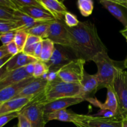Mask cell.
<instances>
[{
    "mask_svg": "<svg viewBox=\"0 0 127 127\" xmlns=\"http://www.w3.org/2000/svg\"><path fill=\"white\" fill-rule=\"evenodd\" d=\"M66 27L70 38V48L78 58L92 61L97 53L107 51L100 39L95 25L91 21L79 22L74 27Z\"/></svg>",
    "mask_w": 127,
    "mask_h": 127,
    "instance_id": "cell-1",
    "label": "cell"
},
{
    "mask_svg": "<svg viewBox=\"0 0 127 127\" xmlns=\"http://www.w3.org/2000/svg\"><path fill=\"white\" fill-rule=\"evenodd\" d=\"M73 97H82L81 84L66 83L57 78L55 80L48 81L43 91L33 97L31 102H38L46 105L58 99Z\"/></svg>",
    "mask_w": 127,
    "mask_h": 127,
    "instance_id": "cell-2",
    "label": "cell"
},
{
    "mask_svg": "<svg viewBox=\"0 0 127 127\" xmlns=\"http://www.w3.org/2000/svg\"><path fill=\"white\" fill-rule=\"evenodd\" d=\"M92 61L95 63L97 68V73L95 74L99 81V90L113 86L115 73L119 68H122L117 62L110 58L108 50L97 53Z\"/></svg>",
    "mask_w": 127,
    "mask_h": 127,
    "instance_id": "cell-3",
    "label": "cell"
},
{
    "mask_svg": "<svg viewBox=\"0 0 127 127\" xmlns=\"http://www.w3.org/2000/svg\"><path fill=\"white\" fill-rule=\"evenodd\" d=\"M118 104L116 117L122 120L127 116V71L119 68L113 84Z\"/></svg>",
    "mask_w": 127,
    "mask_h": 127,
    "instance_id": "cell-4",
    "label": "cell"
},
{
    "mask_svg": "<svg viewBox=\"0 0 127 127\" xmlns=\"http://www.w3.org/2000/svg\"><path fill=\"white\" fill-rule=\"evenodd\" d=\"M86 62L77 58L69 62L57 71V77L62 81L80 84L83 79Z\"/></svg>",
    "mask_w": 127,
    "mask_h": 127,
    "instance_id": "cell-5",
    "label": "cell"
},
{
    "mask_svg": "<svg viewBox=\"0 0 127 127\" xmlns=\"http://www.w3.org/2000/svg\"><path fill=\"white\" fill-rule=\"evenodd\" d=\"M73 124L77 127H123L122 120L76 114Z\"/></svg>",
    "mask_w": 127,
    "mask_h": 127,
    "instance_id": "cell-6",
    "label": "cell"
},
{
    "mask_svg": "<svg viewBox=\"0 0 127 127\" xmlns=\"http://www.w3.org/2000/svg\"><path fill=\"white\" fill-rule=\"evenodd\" d=\"M76 56L70 48L64 46L55 45V50L52 58L46 64L49 72H56L71 61L77 59Z\"/></svg>",
    "mask_w": 127,
    "mask_h": 127,
    "instance_id": "cell-7",
    "label": "cell"
},
{
    "mask_svg": "<svg viewBox=\"0 0 127 127\" xmlns=\"http://www.w3.org/2000/svg\"><path fill=\"white\" fill-rule=\"evenodd\" d=\"M47 38L55 45L70 48V38L64 21H55L50 23Z\"/></svg>",
    "mask_w": 127,
    "mask_h": 127,
    "instance_id": "cell-8",
    "label": "cell"
},
{
    "mask_svg": "<svg viewBox=\"0 0 127 127\" xmlns=\"http://www.w3.org/2000/svg\"><path fill=\"white\" fill-rule=\"evenodd\" d=\"M44 107L43 104L31 102L19 113L29 120L32 127H45L47 122L45 119Z\"/></svg>",
    "mask_w": 127,
    "mask_h": 127,
    "instance_id": "cell-9",
    "label": "cell"
},
{
    "mask_svg": "<svg viewBox=\"0 0 127 127\" xmlns=\"http://www.w3.org/2000/svg\"><path fill=\"white\" fill-rule=\"evenodd\" d=\"M43 9L48 11L56 21H64V15L68 12L63 1L58 0H38Z\"/></svg>",
    "mask_w": 127,
    "mask_h": 127,
    "instance_id": "cell-10",
    "label": "cell"
},
{
    "mask_svg": "<svg viewBox=\"0 0 127 127\" xmlns=\"http://www.w3.org/2000/svg\"><path fill=\"white\" fill-rule=\"evenodd\" d=\"M48 81L46 78V74L40 78H35L29 84H27L15 98L32 97L40 94L47 86Z\"/></svg>",
    "mask_w": 127,
    "mask_h": 127,
    "instance_id": "cell-11",
    "label": "cell"
},
{
    "mask_svg": "<svg viewBox=\"0 0 127 127\" xmlns=\"http://www.w3.org/2000/svg\"><path fill=\"white\" fill-rule=\"evenodd\" d=\"M80 84L82 88V97L85 100L88 98L94 97L99 91V81L95 74H89L85 71Z\"/></svg>",
    "mask_w": 127,
    "mask_h": 127,
    "instance_id": "cell-12",
    "label": "cell"
},
{
    "mask_svg": "<svg viewBox=\"0 0 127 127\" xmlns=\"http://www.w3.org/2000/svg\"><path fill=\"white\" fill-rule=\"evenodd\" d=\"M94 106L99 107L100 110H109L115 113L117 115L118 110V104L116 95L114 92L113 86L107 88V97L105 102L102 103L99 101L96 98H88L86 100ZM116 117V116H115Z\"/></svg>",
    "mask_w": 127,
    "mask_h": 127,
    "instance_id": "cell-13",
    "label": "cell"
},
{
    "mask_svg": "<svg viewBox=\"0 0 127 127\" xmlns=\"http://www.w3.org/2000/svg\"><path fill=\"white\" fill-rule=\"evenodd\" d=\"M99 2L124 27H127V9L115 2V0H100Z\"/></svg>",
    "mask_w": 127,
    "mask_h": 127,
    "instance_id": "cell-14",
    "label": "cell"
},
{
    "mask_svg": "<svg viewBox=\"0 0 127 127\" xmlns=\"http://www.w3.org/2000/svg\"><path fill=\"white\" fill-rule=\"evenodd\" d=\"M84 98L81 97H67L60 99L58 100H54L53 102L48 103L44 107L45 114L53 112L57 110L66 109L71 105H76V104L81 103L84 101Z\"/></svg>",
    "mask_w": 127,
    "mask_h": 127,
    "instance_id": "cell-15",
    "label": "cell"
},
{
    "mask_svg": "<svg viewBox=\"0 0 127 127\" xmlns=\"http://www.w3.org/2000/svg\"><path fill=\"white\" fill-rule=\"evenodd\" d=\"M32 99V97H17L2 103L0 105V115L14 112H19L31 102Z\"/></svg>",
    "mask_w": 127,
    "mask_h": 127,
    "instance_id": "cell-16",
    "label": "cell"
},
{
    "mask_svg": "<svg viewBox=\"0 0 127 127\" xmlns=\"http://www.w3.org/2000/svg\"><path fill=\"white\" fill-rule=\"evenodd\" d=\"M29 78L31 76L26 72L25 67L7 72L0 79V91Z\"/></svg>",
    "mask_w": 127,
    "mask_h": 127,
    "instance_id": "cell-17",
    "label": "cell"
},
{
    "mask_svg": "<svg viewBox=\"0 0 127 127\" xmlns=\"http://www.w3.org/2000/svg\"><path fill=\"white\" fill-rule=\"evenodd\" d=\"M35 78L33 77L24 79L17 84L9 86L0 91V104L16 97L19 93Z\"/></svg>",
    "mask_w": 127,
    "mask_h": 127,
    "instance_id": "cell-18",
    "label": "cell"
},
{
    "mask_svg": "<svg viewBox=\"0 0 127 127\" xmlns=\"http://www.w3.org/2000/svg\"><path fill=\"white\" fill-rule=\"evenodd\" d=\"M38 60L33 57L26 54L24 52H21L16 55L12 57L6 63V69L7 72L19 69L26 66L27 64L35 63Z\"/></svg>",
    "mask_w": 127,
    "mask_h": 127,
    "instance_id": "cell-19",
    "label": "cell"
},
{
    "mask_svg": "<svg viewBox=\"0 0 127 127\" xmlns=\"http://www.w3.org/2000/svg\"><path fill=\"white\" fill-rule=\"evenodd\" d=\"M38 22H52L56 21L54 17L45 9L35 6H27L19 9Z\"/></svg>",
    "mask_w": 127,
    "mask_h": 127,
    "instance_id": "cell-20",
    "label": "cell"
},
{
    "mask_svg": "<svg viewBox=\"0 0 127 127\" xmlns=\"http://www.w3.org/2000/svg\"><path fill=\"white\" fill-rule=\"evenodd\" d=\"M14 16L17 26L25 31L30 29L41 23H44V22H40L35 21L31 16L22 12L20 10L14 11Z\"/></svg>",
    "mask_w": 127,
    "mask_h": 127,
    "instance_id": "cell-21",
    "label": "cell"
},
{
    "mask_svg": "<svg viewBox=\"0 0 127 127\" xmlns=\"http://www.w3.org/2000/svg\"><path fill=\"white\" fill-rule=\"evenodd\" d=\"M76 115V113L66 109H63V110H57L53 112L45 114V119L47 123L51 120H58V121L64 122L73 123Z\"/></svg>",
    "mask_w": 127,
    "mask_h": 127,
    "instance_id": "cell-22",
    "label": "cell"
},
{
    "mask_svg": "<svg viewBox=\"0 0 127 127\" xmlns=\"http://www.w3.org/2000/svg\"><path fill=\"white\" fill-rule=\"evenodd\" d=\"M42 42V51L40 61L47 63L52 58L54 52L55 43L48 38L43 39Z\"/></svg>",
    "mask_w": 127,
    "mask_h": 127,
    "instance_id": "cell-23",
    "label": "cell"
},
{
    "mask_svg": "<svg viewBox=\"0 0 127 127\" xmlns=\"http://www.w3.org/2000/svg\"><path fill=\"white\" fill-rule=\"evenodd\" d=\"M50 23V22L41 23L30 29L26 30V31L28 33V34L40 37L42 40L45 39V38H47Z\"/></svg>",
    "mask_w": 127,
    "mask_h": 127,
    "instance_id": "cell-24",
    "label": "cell"
},
{
    "mask_svg": "<svg viewBox=\"0 0 127 127\" xmlns=\"http://www.w3.org/2000/svg\"><path fill=\"white\" fill-rule=\"evenodd\" d=\"M77 7L84 17H89L94 9V2L92 0H78Z\"/></svg>",
    "mask_w": 127,
    "mask_h": 127,
    "instance_id": "cell-25",
    "label": "cell"
},
{
    "mask_svg": "<svg viewBox=\"0 0 127 127\" xmlns=\"http://www.w3.org/2000/svg\"><path fill=\"white\" fill-rule=\"evenodd\" d=\"M29 34L25 30H19L16 32L14 42L18 48L19 52H23L27 42Z\"/></svg>",
    "mask_w": 127,
    "mask_h": 127,
    "instance_id": "cell-26",
    "label": "cell"
},
{
    "mask_svg": "<svg viewBox=\"0 0 127 127\" xmlns=\"http://www.w3.org/2000/svg\"><path fill=\"white\" fill-rule=\"evenodd\" d=\"M48 72L49 69L46 63L38 60L34 63V71L32 76L34 78H42Z\"/></svg>",
    "mask_w": 127,
    "mask_h": 127,
    "instance_id": "cell-27",
    "label": "cell"
},
{
    "mask_svg": "<svg viewBox=\"0 0 127 127\" xmlns=\"http://www.w3.org/2000/svg\"><path fill=\"white\" fill-rule=\"evenodd\" d=\"M23 30L17 26L16 21L0 19V32H6L9 31H17Z\"/></svg>",
    "mask_w": 127,
    "mask_h": 127,
    "instance_id": "cell-28",
    "label": "cell"
},
{
    "mask_svg": "<svg viewBox=\"0 0 127 127\" xmlns=\"http://www.w3.org/2000/svg\"><path fill=\"white\" fill-rule=\"evenodd\" d=\"M12 1L17 6L18 9L27 6H35V7L43 8L38 0H12Z\"/></svg>",
    "mask_w": 127,
    "mask_h": 127,
    "instance_id": "cell-29",
    "label": "cell"
},
{
    "mask_svg": "<svg viewBox=\"0 0 127 127\" xmlns=\"http://www.w3.org/2000/svg\"><path fill=\"white\" fill-rule=\"evenodd\" d=\"M80 21L78 19L76 15L70 12H67L64 15V24L69 27H74L79 24Z\"/></svg>",
    "mask_w": 127,
    "mask_h": 127,
    "instance_id": "cell-30",
    "label": "cell"
},
{
    "mask_svg": "<svg viewBox=\"0 0 127 127\" xmlns=\"http://www.w3.org/2000/svg\"><path fill=\"white\" fill-rule=\"evenodd\" d=\"M17 31H14L6 32H0V41L2 43V45H6L8 43L14 41L15 34Z\"/></svg>",
    "mask_w": 127,
    "mask_h": 127,
    "instance_id": "cell-31",
    "label": "cell"
},
{
    "mask_svg": "<svg viewBox=\"0 0 127 127\" xmlns=\"http://www.w3.org/2000/svg\"><path fill=\"white\" fill-rule=\"evenodd\" d=\"M0 19L15 21L14 11L0 7Z\"/></svg>",
    "mask_w": 127,
    "mask_h": 127,
    "instance_id": "cell-32",
    "label": "cell"
},
{
    "mask_svg": "<svg viewBox=\"0 0 127 127\" xmlns=\"http://www.w3.org/2000/svg\"><path fill=\"white\" fill-rule=\"evenodd\" d=\"M18 116L19 112H14L0 115V127H4L11 120H13L15 118L18 117Z\"/></svg>",
    "mask_w": 127,
    "mask_h": 127,
    "instance_id": "cell-33",
    "label": "cell"
},
{
    "mask_svg": "<svg viewBox=\"0 0 127 127\" xmlns=\"http://www.w3.org/2000/svg\"><path fill=\"white\" fill-rule=\"evenodd\" d=\"M0 7L9 9L12 11L18 10L12 0H0Z\"/></svg>",
    "mask_w": 127,
    "mask_h": 127,
    "instance_id": "cell-34",
    "label": "cell"
},
{
    "mask_svg": "<svg viewBox=\"0 0 127 127\" xmlns=\"http://www.w3.org/2000/svg\"><path fill=\"white\" fill-rule=\"evenodd\" d=\"M5 46H6V48L9 54L12 55V57H14V56L20 53L17 45H16V43H15V42L14 41H12V42L8 43V44Z\"/></svg>",
    "mask_w": 127,
    "mask_h": 127,
    "instance_id": "cell-35",
    "label": "cell"
},
{
    "mask_svg": "<svg viewBox=\"0 0 127 127\" xmlns=\"http://www.w3.org/2000/svg\"><path fill=\"white\" fill-rule=\"evenodd\" d=\"M18 119V127H32L29 120L25 116L19 113Z\"/></svg>",
    "mask_w": 127,
    "mask_h": 127,
    "instance_id": "cell-36",
    "label": "cell"
},
{
    "mask_svg": "<svg viewBox=\"0 0 127 127\" xmlns=\"http://www.w3.org/2000/svg\"><path fill=\"white\" fill-rule=\"evenodd\" d=\"M94 116L96 117H105V118H112L116 116L115 113L112 112L111 110H100V111L96 114L93 115Z\"/></svg>",
    "mask_w": 127,
    "mask_h": 127,
    "instance_id": "cell-37",
    "label": "cell"
},
{
    "mask_svg": "<svg viewBox=\"0 0 127 127\" xmlns=\"http://www.w3.org/2000/svg\"><path fill=\"white\" fill-rule=\"evenodd\" d=\"M42 40V39L40 38V37H36V36L29 34L28 38H27V42H26V44L25 47H27V46L31 45H33V44H35V43H39V42H40Z\"/></svg>",
    "mask_w": 127,
    "mask_h": 127,
    "instance_id": "cell-38",
    "label": "cell"
},
{
    "mask_svg": "<svg viewBox=\"0 0 127 127\" xmlns=\"http://www.w3.org/2000/svg\"><path fill=\"white\" fill-rule=\"evenodd\" d=\"M37 44H38V43H35V44L27 46V47H25L24 49L22 52H24V53H25L26 54L34 58L35 50V48L36 47H37Z\"/></svg>",
    "mask_w": 127,
    "mask_h": 127,
    "instance_id": "cell-39",
    "label": "cell"
},
{
    "mask_svg": "<svg viewBox=\"0 0 127 127\" xmlns=\"http://www.w3.org/2000/svg\"><path fill=\"white\" fill-rule=\"evenodd\" d=\"M41 41L40 42L38 43L37 47H36L35 50L34 52V58L37 59L38 60H40V58L41 54H42V42Z\"/></svg>",
    "mask_w": 127,
    "mask_h": 127,
    "instance_id": "cell-40",
    "label": "cell"
},
{
    "mask_svg": "<svg viewBox=\"0 0 127 127\" xmlns=\"http://www.w3.org/2000/svg\"><path fill=\"white\" fill-rule=\"evenodd\" d=\"M34 63H31V64H27L26 66H25V69H26V72L31 77H33L32 75H33V71H34Z\"/></svg>",
    "mask_w": 127,
    "mask_h": 127,
    "instance_id": "cell-41",
    "label": "cell"
},
{
    "mask_svg": "<svg viewBox=\"0 0 127 127\" xmlns=\"http://www.w3.org/2000/svg\"><path fill=\"white\" fill-rule=\"evenodd\" d=\"M12 55H7L6 57L0 59V69H1L2 67H3L6 64V63H7V62H8V61L12 58Z\"/></svg>",
    "mask_w": 127,
    "mask_h": 127,
    "instance_id": "cell-42",
    "label": "cell"
},
{
    "mask_svg": "<svg viewBox=\"0 0 127 127\" xmlns=\"http://www.w3.org/2000/svg\"><path fill=\"white\" fill-rule=\"evenodd\" d=\"M9 55L6 48V46L2 45L0 47V59Z\"/></svg>",
    "mask_w": 127,
    "mask_h": 127,
    "instance_id": "cell-43",
    "label": "cell"
},
{
    "mask_svg": "<svg viewBox=\"0 0 127 127\" xmlns=\"http://www.w3.org/2000/svg\"><path fill=\"white\" fill-rule=\"evenodd\" d=\"M115 1L125 8L127 9V0H115Z\"/></svg>",
    "mask_w": 127,
    "mask_h": 127,
    "instance_id": "cell-44",
    "label": "cell"
},
{
    "mask_svg": "<svg viewBox=\"0 0 127 127\" xmlns=\"http://www.w3.org/2000/svg\"><path fill=\"white\" fill-rule=\"evenodd\" d=\"M123 127H127V116L122 119Z\"/></svg>",
    "mask_w": 127,
    "mask_h": 127,
    "instance_id": "cell-45",
    "label": "cell"
},
{
    "mask_svg": "<svg viewBox=\"0 0 127 127\" xmlns=\"http://www.w3.org/2000/svg\"><path fill=\"white\" fill-rule=\"evenodd\" d=\"M120 33H122V34L125 37L127 36V27H125L122 31H120Z\"/></svg>",
    "mask_w": 127,
    "mask_h": 127,
    "instance_id": "cell-46",
    "label": "cell"
},
{
    "mask_svg": "<svg viewBox=\"0 0 127 127\" xmlns=\"http://www.w3.org/2000/svg\"><path fill=\"white\" fill-rule=\"evenodd\" d=\"M18 127V125H14V127Z\"/></svg>",
    "mask_w": 127,
    "mask_h": 127,
    "instance_id": "cell-47",
    "label": "cell"
},
{
    "mask_svg": "<svg viewBox=\"0 0 127 127\" xmlns=\"http://www.w3.org/2000/svg\"><path fill=\"white\" fill-rule=\"evenodd\" d=\"M125 38H126V39H127V36H126V37H125Z\"/></svg>",
    "mask_w": 127,
    "mask_h": 127,
    "instance_id": "cell-48",
    "label": "cell"
},
{
    "mask_svg": "<svg viewBox=\"0 0 127 127\" xmlns=\"http://www.w3.org/2000/svg\"><path fill=\"white\" fill-rule=\"evenodd\" d=\"M1 104H0V105H1Z\"/></svg>",
    "mask_w": 127,
    "mask_h": 127,
    "instance_id": "cell-49",
    "label": "cell"
}]
</instances>
